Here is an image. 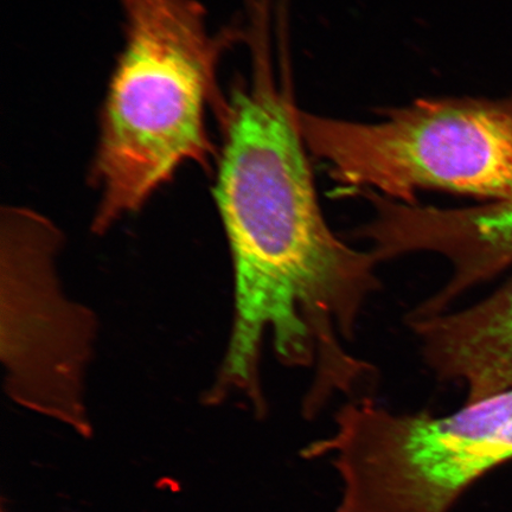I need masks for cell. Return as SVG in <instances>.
<instances>
[{
    "instance_id": "cell-3",
    "label": "cell",
    "mask_w": 512,
    "mask_h": 512,
    "mask_svg": "<svg viewBox=\"0 0 512 512\" xmlns=\"http://www.w3.org/2000/svg\"><path fill=\"white\" fill-rule=\"evenodd\" d=\"M299 127L349 187L405 204L427 189L512 201V94L420 100L373 124L299 112Z\"/></svg>"
},
{
    "instance_id": "cell-2",
    "label": "cell",
    "mask_w": 512,
    "mask_h": 512,
    "mask_svg": "<svg viewBox=\"0 0 512 512\" xmlns=\"http://www.w3.org/2000/svg\"><path fill=\"white\" fill-rule=\"evenodd\" d=\"M125 47L108 87L93 181L95 233L144 206L179 166L207 168L216 156L209 107L226 98L217 82L227 38L208 29L196 0H124Z\"/></svg>"
},
{
    "instance_id": "cell-4",
    "label": "cell",
    "mask_w": 512,
    "mask_h": 512,
    "mask_svg": "<svg viewBox=\"0 0 512 512\" xmlns=\"http://www.w3.org/2000/svg\"><path fill=\"white\" fill-rule=\"evenodd\" d=\"M328 441L342 512H448L469 486L512 459V388L458 412L395 414L348 402Z\"/></svg>"
},
{
    "instance_id": "cell-6",
    "label": "cell",
    "mask_w": 512,
    "mask_h": 512,
    "mask_svg": "<svg viewBox=\"0 0 512 512\" xmlns=\"http://www.w3.org/2000/svg\"><path fill=\"white\" fill-rule=\"evenodd\" d=\"M440 380L462 384L466 402L512 388V278L462 311L408 320Z\"/></svg>"
},
{
    "instance_id": "cell-1",
    "label": "cell",
    "mask_w": 512,
    "mask_h": 512,
    "mask_svg": "<svg viewBox=\"0 0 512 512\" xmlns=\"http://www.w3.org/2000/svg\"><path fill=\"white\" fill-rule=\"evenodd\" d=\"M215 201L234 260L235 319L213 399L238 392L264 407L261 345L313 371L306 402L370 392L375 370L349 354L379 261L337 238L319 207L294 108L273 64H253L220 115Z\"/></svg>"
},
{
    "instance_id": "cell-5",
    "label": "cell",
    "mask_w": 512,
    "mask_h": 512,
    "mask_svg": "<svg viewBox=\"0 0 512 512\" xmlns=\"http://www.w3.org/2000/svg\"><path fill=\"white\" fill-rule=\"evenodd\" d=\"M62 238L34 210L2 211L5 389L25 407L85 428L83 389L96 323L87 307L64 296L56 268Z\"/></svg>"
}]
</instances>
